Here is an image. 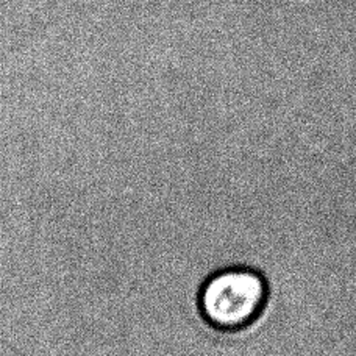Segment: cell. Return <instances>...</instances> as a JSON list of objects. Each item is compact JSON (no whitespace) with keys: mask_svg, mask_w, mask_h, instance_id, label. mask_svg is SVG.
Segmentation results:
<instances>
[{"mask_svg":"<svg viewBox=\"0 0 356 356\" xmlns=\"http://www.w3.org/2000/svg\"><path fill=\"white\" fill-rule=\"evenodd\" d=\"M269 302V284L257 269L228 266L211 273L197 291V309L208 327L238 333L252 327Z\"/></svg>","mask_w":356,"mask_h":356,"instance_id":"1","label":"cell"}]
</instances>
